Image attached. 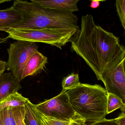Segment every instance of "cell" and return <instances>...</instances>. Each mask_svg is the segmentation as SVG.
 <instances>
[{
	"label": "cell",
	"instance_id": "cell-1",
	"mask_svg": "<svg viewBox=\"0 0 125 125\" xmlns=\"http://www.w3.org/2000/svg\"><path fill=\"white\" fill-rule=\"evenodd\" d=\"M71 43V51L83 59L98 80L105 70L125 56L118 37L96 25L90 14L82 17L79 33Z\"/></svg>",
	"mask_w": 125,
	"mask_h": 125
},
{
	"label": "cell",
	"instance_id": "cell-2",
	"mask_svg": "<svg viewBox=\"0 0 125 125\" xmlns=\"http://www.w3.org/2000/svg\"><path fill=\"white\" fill-rule=\"evenodd\" d=\"M12 6L22 15L21 22L10 28L62 29L79 28L76 15L43 7L31 0H16Z\"/></svg>",
	"mask_w": 125,
	"mask_h": 125
},
{
	"label": "cell",
	"instance_id": "cell-3",
	"mask_svg": "<svg viewBox=\"0 0 125 125\" xmlns=\"http://www.w3.org/2000/svg\"><path fill=\"white\" fill-rule=\"evenodd\" d=\"M64 90L75 112L87 124L105 119L108 93L100 85L81 83Z\"/></svg>",
	"mask_w": 125,
	"mask_h": 125
},
{
	"label": "cell",
	"instance_id": "cell-4",
	"mask_svg": "<svg viewBox=\"0 0 125 125\" xmlns=\"http://www.w3.org/2000/svg\"><path fill=\"white\" fill-rule=\"evenodd\" d=\"M80 30L79 28L62 29L9 28L4 31L8 33L9 38L13 40L45 43L62 50L67 43H71L74 40Z\"/></svg>",
	"mask_w": 125,
	"mask_h": 125
},
{
	"label": "cell",
	"instance_id": "cell-5",
	"mask_svg": "<svg viewBox=\"0 0 125 125\" xmlns=\"http://www.w3.org/2000/svg\"><path fill=\"white\" fill-rule=\"evenodd\" d=\"M36 43L17 40L11 43L7 49L9 57L6 69L10 70L15 78L20 83L22 80L23 72L30 57L38 50Z\"/></svg>",
	"mask_w": 125,
	"mask_h": 125
},
{
	"label": "cell",
	"instance_id": "cell-6",
	"mask_svg": "<svg viewBox=\"0 0 125 125\" xmlns=\"http://www.w3.org/2000/svg\"><path fill=\"white\" fill-rule=\"evenodd\" d=\"M34 107L44 116L62 121H70L76 114L70 103L66 90H64L55 97L34 104Z\"/></svg>",
	"mask_w": 125,
	"mask_h": 125
},
{
	"label": "cell",
	"instance_id": "cell-7",
	"mask_svg": "<svg viewBox=\"0 0 125 125\" xmlns=\"http://www.w3.org/2000/svg\"><path fill=\"white\" fill-rule=\"evenodd\" d=\"M124 58L105 70L99 80L103 82L107 93L113 94L121 99L125 105V107L120 109L121 113L125 114V76L122 66Z\"/></svg>",
	"mask_w": 125,
	"mask_h": 125
},
{
	"label": "cell",
	"instance_id": "cell-8",
	"mask_svg": "<svg viewBox=\"0 0 125 125\" xmlns=\"http://www.w3.org/2000/svg\"><path fill=\"white\" fill-rule=\"evenodd\" d=\"M48 63V58L37 50L35 51L27 61L23 72L22 79L28 76L36 75L41 72Z\"/></svg>",
	"mask_w": 125,
	"mask_h": 125
},
{
	"label": "cell",
	"instance_id": "cell-9",
	"mask_svg": "<svg viewBox=\"0 0 125 125\" xmlns=\"http://www.w3.org/2000/svg\"><path fill=\"white\" fill-rule=\"evenodd\" d=\"M21 89L20 82L11 72L4 73L0 76V101L18 92Z\"/></svg>",
	"mask_w": 125,
	"mask_h": 125
},
{
	"label": "cell",
	"instance_id": "cell-10",
	"mask_svg": "<svg viewBox=\"0 0 125 125\" xmlns=\"http://www.w3.org/2000/svg\"><path fill=\"white\" fill-rule=\"evenodd\" d=\"M32 1L45 8L61 11L73 12L78 11V3L79 0H49Z\"/></svg>",
	"mask_w": 125,
	"mask_h": 125
},
{
	"label": "cell",
	"instance_id": "cell-11",
	"mask_svg": "<svg viewBox=\"0 0 125 125\" xmlns=\"http://www.w3.org/2000/svg\"><path fill=\"white\" fill-rule=\"evenodd\" d=\"M22 15L13 7L0 9V31H4L21 22Z\"/></svg>",
	"mask_w": 125,
	"mask_h": 125
},
{
	"label": "cell",
	"instance_id": "cell-12",
	"mask_svg": "<svg viewBox=\"0 0 125 125\" xmlns=\"http://www.w3.org/2000/svg\"><path fill=\"white\" fill-rule=\"evenodd\" d=\"M34 110L39 125H86L85 119L76 114L70 121H64L46 116Z\"/></svg>",
	"mask_w": 125,
	"mask_h": 125
},
{
	"label": "cell",
	"instance_id": "cell-13",
	"mask_svg": "<svg viewBox=\"0 0 125 125\" xmlns=\"http://www.w3.org/2000/svg\"><path fill=\"white\" fill-rule=\"evenodd\" d=\"M28 98L18 92L11 95L0 101V112L7 107L24 106Z\"/></svg>",
	"mask_w": 125,
	"mask_h": 125
},
{
	"label": "cell",
	"instance_id": "cell-14",
	"mask_svg": "<svg viewBox=\"0 0 125 125\" xmlns=\"http://www.w3.org/2000/svg\"><path fill=\"white\" fill-rule=\"evenodd\" d=\"M24 107V123L25 125H39L35 114L34 104L28 99Z\"/></svg>",
	"mask_w": 125,
	"mask_h": 125
},
{
	"label": "cell",
	"instance_id": "cell-15",
	"mask_svg": "<svg viewBox=\"0 0 125 125\" xmlns=\"http://www.w3.org/2000/svg\"><path fill=\"white\" fill-rule=\"evenodd\" d=\"M125 106V104L119 98L111 93H108L106 114H111L119 109H122Z\"/></svg>",
	"mask_w": 125,
	"mask_h": 125
},
{
	"label": "cell",
	"instance_id": "cell-16",
	"mask_svg": "<svg viewBox=\"0 0 125 125\" xmlns=\"http://www.w3.org/2000/svg\"><path fill=\"white\" fill-rule=\"evenodd\" d=\"M14 108L7 107L0 112V120L3 125H17L14 116Z\"/></svg>",
	"mask_w": 125,
	"mask_h": 125
},
{
	"label": "cell",
	"instance_id": "cell-17",
	"mask_svg": "<svg viewBox=\"0 0 125 125\" xmlns=\"http://www.w3.org/2000/svg\"><path fill=\"white\" fill-rule=\"evenodd\" d=\"M78 73H71L64 78L62 81V90H67L81 84Z\"/></svg>",
	"mask_w": 125,
	"mask_h": 125
},
{
	"label": "cell",
	"instance_id": "cell-18",
	"mask_svg": "<svg viewBox=\"0 0 125 125\" xmlns=\"http://www.w3.org/2000/svg\"><path fill=\"white\" fill-rule=\"evenodd\" d=\"M116 7L118 15L125 33V0L116 1Z\"/></svg>",
	"mask_w": 125,
	"mask_h": 125
},
{
	"label": "cell",
	"instance_id": "cell-19",
	"mask_svg": "<svg viewBox=\"0 0 125 125\" xmlns=\"http://www.w3.org/2000/svg\"><path fill=\"white\" fill-rule=\"evenodd\" d=\"M14 116L17 125H25L24 123L25 107H14Z\"/></svg>",
	"mask_w": 125,
	"mask_h": 125
},
{
	"label": "cell",
	"instance_id": "cell-20",
	"mask_svg": "<svg viewBox=\"0 0 125 125\" xmlns=\"http://www.w3.org/2000/svg\"><path fill=\"white\" fill-rule=\"evenodd\" d=\"M86 125H119L117 122L116 119L108 120L106 119L93 123L90 124H87Z\"/></svg>",
	"mask_w": 125,
	"mask_h": 125
},
{
	"label": "cell",
	"instance_id": "cell-21",
	"mask_svg": "<svg viewBox=\"0 0 125 125\" xmlns=\"http://www.w3.org/2000/svg\"><path fill=\"white\" fill-rule=\"evenodd\" d=\"M116 119L119 125H125V114L121 113Z\"/></svg>",
	"mask_w": 125,
	"mask_h": 125
},
{
	"label": "cell",
	"instance_id": "cell-22",
	"mask_svg": "<svg viewBox=\"0 0 125 125\" xmlns=\"http://www.w3.org/2000/svg\"><path fill=\"white\" fill-rule=\"evenodd\" d=\"M6 68V62L0 60V76L4 73Z\"/></svg>",
	"mask_w": 125,
	"mask_h": 125
},
{
	"label": "cell",
	"instance_id": "cell-23",
	"mask_svg": "<svg viewBox=\"0 0 125 125\" xmlns=\"http://www.w3.org/2000/svg\"><path fill=\"white\" fill-rule=\"evenodd\" d=\"M103 0H92L90 3V6L92 9H96L98 7L100 4L101 1H103Z\"/></svg>",
	"mask_w": 125,
	"mask_h": 125
},
{
	"label": "cell",
	"instance_id": "cell-24",
	"mask_svg": "<svg viewBox=\"0 0 125 125\" xmlns=\"http://www.w3.org/2000/svg\"><path fill=\"white\" fill-rule=\"evenodd\" d=\"M9 39V38L8 36L6 37H4V38L0 37V45L1 43H4L6 42Z\"/></svg>",
	"mask_w": 125,
	"mask_h": 125
},
{
	"label": "cell",
	"instance_id": "cell-25",
	"mask_svg": "<svg viewBox=\"0 0 125 125\" xmlns=\"http://www.w3.org/2000/svg\"><path fill=\"white\" fill-rule=\"evenodd\" d=\"M122 66L125 76V56L122 61Z\"/></svg>",
	"mask_w": 125,
	"mask_h": 125
},
{
	"label": "cell",
	"instance_id": "cell-26",
	"mask_svg": "<svg viewBox=\"0 0 125 125\" xmlns=\"http://www.w3.org/2000/svg\"><path fill=\"white\" fill-rule=\"evenodd\" d=\"M10 1L11 0H0V4L3 3L8 2V1Z\"/></svg>",
	"mask_w": 125,
	"mask_h": 125
},
{
	"label": "cell",
	"instance_id": "cell-27",
	"mask_svg": "<svg viewBox=\"0 0 125 125\" xmlns=\"http://www.w3.org/2000/svg\"><path fill=\"white\" fill-rule=\"evenodd\" d=\"M0 125H3V123H2V122L0 120Z\"/></svg>",
	"mask_w": 125,
	"mask_h": 125
}]
</instances>
